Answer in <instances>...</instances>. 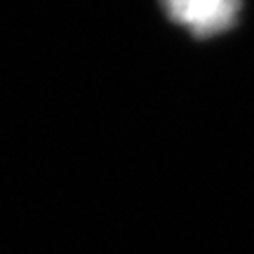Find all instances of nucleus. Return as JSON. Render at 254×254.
<instances>
[{
    "label": "nucleus",
    "instance_id": "f257e3e1",
    "mask_svg": "<svg viewBox=\"0 0 254 254\" xmlns=\"http://www.w3.org/2000/svg\"><path fill=\"white\" fill-rule=\"evenodd\" d=\"M163 7L170 19L207 38L233 26L240 0H163Z\"/></svg>",
    "mask_w": 254,
    "mask_h": 254
}]
</instances>
